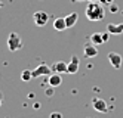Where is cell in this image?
Returning <instances> with one entry per match:
<instances>
[{
    "instance_id": "e0dca14e",
    "label": "cell",
    "mask_w": 123,
    "mask_h": 118,
    "mask_svg": "<svg viewBox=\"0 0 123 118\" xmlns=\"http://www.w3.org/2000/svg\"><path fill=\"white\" fill-rule=\"evenodd\" d=\"M113 2H114V0H99V3L101 5H105V6H110Z\"/></svg>"
},
{
    "instance_id": "ac0fdd59",
    "label": "cell",
    "mask_w": 123,
    "mask_h": 118,
    "mask_svg": "<svg viewBox=\"0 0 123 118\" xmlns=\"http://www.w3.org/2000/svg\"><path fill=\"white\" fill-rule=\"evenodd\" d=\"M50 118H62V114H61V112H52Z\"/></svg>"
},
{
    "instance_id": "7402d4cb",
    "label": "cell",
    "mask_w": 123,
    "mask_h": 118,
    "mask_svg": "<svg viewBox=\"0 0 123 118\" xmlns=\"http://www.w3.org/2000/svg\"><path fill=\"white\" fill-rule=\"evenodd\" d=\"M3 6H5V3H3V2H0V9H2Z\"/></svg>"
},
{
    "instance_id": "603a6c76",
    "label": "cell",
    "mask_w": 123,
    "mask_h": 118,
    "mask_svg": "<svg viewBox=\"0 0 123 118\" xmlns=\"http://www.w3.org/2000/svg\"><path fill=\"white\" fill-rule=\"evenodd\" d=\"M86 2H99V0H86Z\"/></svg>"
},
{
    "instance_id": "9a60e30c",
    "label": "cell",
    "mask_w": 123,
    "mask_h": 118,
    "mask_svg": "<svg viewBox=\"0 0 123 118\" xmlns=\"http://www.w3.org/2000/svg\"><path fill=\"white\" fill-rule=\"evenodd\" d=\"M33 78V71L31 69H24L21 72V80L22 81H30Z\"/></svg>"
},
{
    "instance_id": "2e32d148",
    "label": "cell",
    "mask_w": 123,
    "mask_h": 118,
    "mask_svg": "<svg viewBox=\"0 0 123 118\" xmlns=\"http://www.w3.org/2000/svg\"><path fill=\"white\" fill-rule=\"evenodd\" d=\"M117 11H119V6H117V5H113V3H111V5H110V12H111V13H116Z\"/></svg>"
},
{
    "instance_id": "277c9868",
    "label": "cell",
    "mask_w": 123,
    "mask_h": 118,
    "mask_svg": "<svg viewBox=\"0 0 123 118\" xmlns=\"http://www.w3.org/2000/svg\"><path fill=\"white\" fill-rule=\"evenodd\" d=\"M92 106H93L95 111H98V112H101V114L108 112V105H107V102H105L104 99H101V97H93V99H92Z\"/></svg>"
},
{
    "instance_id": "6da1fadb",
    "label": "cell",
    "mask_w": 123,
    "mask_h": 118,
    "mask_svg": "<svg viewBox=\"0 0 123 118\" xmlns=\"http://www.w3.org/2000/svg\"><path fill=\"white\" fill-rule=\"evenodd\" d=\"M86 18L92 22H96V21H102L104 16H105V11L99 2H87V6H86Z\"/></svg>"
},
{
    "instance_id": "5bb4252c",
    "label": "cell",
    "mask_w": 123,
    "mask_h": 118,
    "mask_svg": "<svg viewBox=\"0 0 123 118\" xmlns=\"http://www.w3.org/2000/svg\"><path fill=\"white\" fill-rule=\"evenodd\" d=\"M91 43H93L95 46H99V44L104 43V39H102V33H93L91 35Z\"/></svg>"
},
{
    "instance_id": "30bf717a",
    "label": "cell",
    "mask_w": 123,
    "mask_h": 118,
    "mask_svg": "<svg viewBox=\"0 0 123 118\" xmlns=\"http://www.w3.org/2000/svg\"><path fill=\"white\" fill-rule=\"evenodd\" d=\"M48 83L50 87H58L61 86V83H62V78H61V74H58V72H54V74H50L48 77Z\"/></svg>"
},
{
    "instance_id": "d6986e66",
    "label": "cell",
    "mask_w": 123,
    "mask_h": 118,
    "mask_svg": "<svg viewBox=\"0 0 123 118\" xmlns=\"http://www.w3.org/2000/svg\"><path fill=\"white\" fill-rule=\"evenodd\" d=\"M102 39H104V43H105V41H108V39H110V33H108V31L102 33Z\"/></svg>"
},
{
    "instance_id": "9c48e42d",
    "label": "cell",
    "mask_w": 123,
    "mask_h": 118,
    "mask_svg": "<svg viewBox=\"0 0 123 118\" xmlns=\"http://www.w3.org/2000/svg\"><path fill=\"white\" fill-rule=\"evenodd\" d=\"M107 31L110 34H114V35H119L123 33V22L120 24H114V22H110L107 24Z\"/></svg>"
},
{
    "instance_id": "7a4b0ae2",
    "label": "cell",
    "mask_w": 123,
    "mask_h": 118,
    "mask_svg": "<svg viewBox=\"0 0 123 118\" xmlns=\"http://www.w3.org/2000/svg\"><path fill=\"white\" fill-rule=\"evenodd\" d=\"M7 49L11 52H16L22 49V40L18 35V33H11L9 37H7Z\"/></svg>"
},
{
    "instance_id": "5b68a950",
    "label": "cell",
    "mask_w": 123,
    "mask_h": 118,
    "mask_svg": "<svg viewBox=\"0 0 123 118\" xmlns=\"http://www.w3.org/2000/svg\"><path fill=\"white\" fill-rule=\"evenodd\" d=\"M52 74V68L48 67L46 63H42V65H39L37 68L33 69V78H37V77H42V75H50Z\"/></svg>"
},
{
    "instance_id": "44dd1931",
    "label": "cell",
    "mask_w": 123,
    "mask_h": 118,
    "mask_svg": "<svg viewBox=\"0 0 123 118\" xmlns=\"http://www.w3.org/2000/svg\"><path fill=\"white\" fill-rule=\"evenodd\" d=\"M2 103H3V93L0 92V106H2Z\"/></svg>"
},
{
    "instance_id": "ba28073f",
    "label": "cell",
    "mask_w": 123,
    "mask_h": 118,
    "mask_svg": "<svg viewBox=\"0 0 123 118\" xmlns=\"http://www.w3.org/2000/svg\"><path fill=\"white\" fill-rule=\"evenodd\" d=\"M79 67H80V61H79L77 56H71L68 62V69H67V74H76L79 71Z\"/></svg>"
},
{
    "instance_id": "4fadbf2b",
    "label": "cell",
    "mask_w": 123,
    "mask_h": 118,
    "mask_svg": "<svg viewBox=\"0 0 123 118\" xmlns=\"http://www.w3.org/2000/svg\"><path fill=\"white\" fill-rule=\"evenodd\" d=\"M54 28L56 31H64L67 28V24H65V18H56L54 21Z\"/></svg>"
},
{
    "instance_id": "8992f818",
    "label": "cell",
    "mask_w": 123,
    "mask_h": 118,
    "mask_svg": "<svg viewBox=\"0 0 123 118\" xmlns=\"http://www.w3.org/2000/svg\"><path fill=\"white\" fill-rule=\"evenodd\" d=\"M107 58H108V61H110V63L116 68V69H119L120 67H122V63H123V58L119 55V53H116V52H110L108 55H107Z\"/></svg>"
},
{
    "instance_id": "cb8c5ba5",
    "label": "cell",
    "mask_w": 123,
    "mask_h": 118,
    "mask_svg": "<svg viewBox=\"0 0 123 118\" xmlns=\"http://www.w3.org/2000/svg\"><path fill=\"white\" fill-rule=\"evenodd\" d=\"M76 2H86V0H76Z\"/></svg>"
},
{
    "instance_id": "52a82bcc",
    "label": "cell",
    "mask_w": 123,
    "mask_h": 118,
    "mask_svg": "<svg viewBox=\"0 0 123 118\" xmlns=\"http://www.w3.org/2000/svg\"><path fill=\"white\" fill-rule=\"evenodd\" d=\"M83 55H85V58H95L98 55V49H96L93 43H86L83 47Z\"/></svg>"
},
{
    "instance_id": "ffe728a7",
    "label": "cell",
    "mask_w": 123,
    "mask_h": 118,
    "mask_svg": "<svg viewBox=\"0 0 123 118\" xmlns=\"http://www.w3.org/2000/svg\"><path fill=\"white\" fill-rule=\"evenodd\" d=\"M46 95H48V96L50 97L52 95H54V90H52V89H48V90H46Z\"/></svg>"
},
{
    "instance_id": "7c38bea8",
    "label": "cell",
    "mask_w": 123,
    "mask_h": 118,
    "mask_svg": "<svg viewBox=\"0 0 123 118\" xmlns=\"http://www.w3.org/2000/svg\"><path fill=\"white\" fill-rule=\"evenodd\" d=\"M67 69H68V63H65L62 61H59L52 65V71L58 72V74H64V72H67Z\"/></svg>"
},
{
    "instance_id": "8fae6325",
    "label": "cell",
    "mask_w": 123,
    "mask_h": 118,
    "mask_svg": "<svg viewBox=\"0 0 123 118\" xmlns=\"http://www.w3.org/2000/svg\"><path fill=\"white\" fill-rule=\"evenodd\" d=\"M77 19H79V13L77 12H71L65 16V24H67V28H71L77 24Z\"/></svg>"
},
{
    "instance_id": "3957f363",
    "label": "cell",
    "mask_w": 123,
    "mask_h": 118,
    "mask_svg": "<svg viewBox=\"0 0 123 118\" xmlns=\"http://www.w3.org/2000/svg\"><path fill=\"white\" fill-rule=\"evenodd\" d=\"M33 21L37 27H45L48 24V21H49V15L45 11H37L33 15Z\"/></svg>"
}]
</instances>
